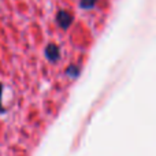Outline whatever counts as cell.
I'll return each mask as SVG.
<instances>
[{"label": "cell", "instance_id": "cell-2", "mask_svg": "<svg viewBox=\"0 0 156 156\" xmlns=\"http://www.w3.org/2000/svg\"><path fill=\"white\" fill-rule=\"evenodd\" d=\"M97 0H81L80 7L83 8V10H92V8L96 5Z\"/></svg>", "mask_w": 156, "mask_h": 156}, {"label": "cell", "instance_id": "cell-1", "mask_svg": "<svg viewBox=\"0 0 156 156\" xmlns=\"http://www.w3.org/2000/svg\"><path fill=\"white\" fill-rule=\"evenodd\" d=\"M55 19H56L58 25H59L62 29H69V27H70V25L73 23L74 16L71 15L70 12H67V11L60 10V11H58V14H56V16H55Z\"/></svg>", "mask_w": 156, "mask_h": 156}]
</instances>
